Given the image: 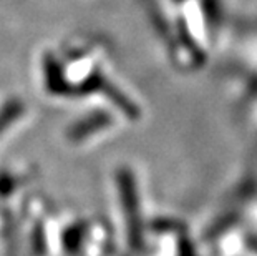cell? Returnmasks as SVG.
Wrapping results in <instances>:
<instances>
[{
	"mask_svg": "<svg viewBox=\"0 0 257 256\" xmlns=\"http://www.w3.org/2000/svg\"><path fill=\"white\" fill-rule=\"evenodd\" d=\"M14 117H15V108H10V110H5L2 115H0V133L4 132L5 130V127L12 122L14 120Z\"/></svg>",
	"mask_w": 257,
	"mask_h": 256,
	"instance_id": "2",
	"label": "cell"
},
{
	"mask_svg": "<svg viewBox=\"0 0 257 256\" xmlns=\"http://www.w3.org/2000/svg\"><path fill=\"white\" fill-rule=\"evenodd\" d=\"M131 175H123L121 177V193H123V201H124V208H126L128 215V225L136 235L138 231V216H136V195H135V187L131 182Z\"/></svg>",
	"mask_w": 257,
	"mask_h": 256,
	"instance_id": "1",
	"label": "cell"
}]
</instances>
